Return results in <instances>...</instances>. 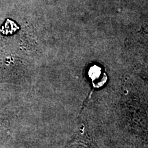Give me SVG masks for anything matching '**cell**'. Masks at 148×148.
Segmentation results:
<instances>
[{
  "label": "cell",
  "instance_id": "cell-1",
  "mask_svg": "<svg viewBox=\"0 0 148 148\" xmlns=\"http://www.w3.org/2000/svg\"><path fill=\"white\" fill-rule=\"evenodd\" d=\"M66 148H98V147L90 141L87 142V141L77 140V141L72 142V143H70L69 145L66 146Z\"/></svg>",
  "mask_w": 148,
  "mask_h": 148
}]
</instances>
